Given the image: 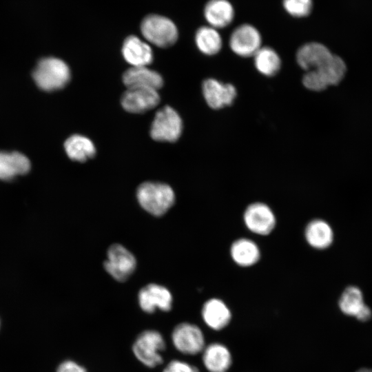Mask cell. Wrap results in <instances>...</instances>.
<instances>
[{
    "mask_svg": "<svg viewBox=\"0 0 372 372\" xmlns=\"http://www.w3.org/2000/svg\"><path fill=\"white\" fill-rule=\"evenodd\" d=\"M282 2L286 12L296 18L309 16L313 9V0H282Z\"/></svg>",
    "mask_w": 372,
    "mask_h": 372,
    "instance_id": "26",
    "label": "cell"
},
{
    "mask_svg": "<svg viewBox=\"0 0 372 372\" xmlns=\"http://www.w3.org/2000/svg\"><path fill=\"white\" fill-rule=\"evenodd\" d=\"M141 31L149 42L160 48L169 47L178 39L175 24L161 15L150 14L145 17L141 24Z\"/></svg>",
    "mask_w": 372,
    "mask_h": 372,
    "instance_id": "4",
    "label": "cell"
},
{
    "mask_svg": "<svg viewBox=\"0 0 372 372\" xmlns=\"http://www.w3.org/2000/svg\"><path fill=\"white\" fill-rule=\"evenodd\" d=\"M333 53L324 44L309 42L302 45L296 52V61L306 72L316 70L328 61Z\"/></svg>",
    "mask_w": 372,
    "mask_h": 372,
    "instance_id": "13",
    "label": "cell"
},
{
    "mask_svg": "<svg viewBox=\"0 0 372 372\" xmlns=\"http://www.w3.org/2000/svg\"><path fill=\"white\" fill-rule=\"evenodd\" d=\"M230 251L234 261L242 267L254 265L258 261L260 256L257 245L247 238H240L234 241Z\"/></svg>",
    "mask_w": 372,
    "mask_h": 372,
    "instance_id": "22",
    "label": "cell"
},
{
    "mask_svg": "<svg viewBox=\"0 0 372 372\" xmlns=\"http://www.w3.org/2000/svg\"><path fill=\"white\" fill-rule=\"evenodd\" d=\"M229 45L231 51L239 56H253L262 47V37L253 25L240 24L231 32Z\"/></svg>",
    "mask_w": 372,
    "mask_h": 372,
    "instance_id": "7",
    "label": "cell"
},
{
    "mask_svg": "<svg viewBox=\"0 0 372 372\" xmlns=\"http://www.w3.org/2000/svg\"><path fill=\"white\" fill-rule=\"evenodd\" d=\"M122 79L127 88L146 87L158 90L163 85L161 75L147 66H132L123 73Z\"/></svg>",
    "mask_w": 372,
    "mask_h": 372,
    "instance_id": "14",
    "label": "cell"
},
{
    "mask_svg": "<svg viewBox=\"0 0 372 372\" xmlns=\"http://www.w3.org/2000/svg\"><path fill=\"white\" fill-rule=\"evenodd\" d=\"M172 341L177 351L185 355H196L205 347V336L196 324L182 322L177 324L172 332Z\"/></svg>",
    "mask_w": 372,
    "mask_h": 372,
    "instance_id": "6",
    "label": "cell"
},
{
    "mask_svg": "<svg viewBox=\"0 0 372 372\" xmlns=\"http://www.w3.org/2000/svg\"><path fill=\"white\" fill-rule=\"evenodd\" d=\"M357 372H372V369L369 368H362L359 369Z\"/></svg>",
    "mask_w": 372,
    "mask_h": 372,
    "instance_id": "29",
    "label": "cell"
},
{
    "mask_svg": "<svg viewBox=\"0 0 372 372\" xmlns=\"http://www.w3.org/2000/svg\"><path fill=\"white\" fill-rule=\"evenodd\" d=\"M202 90L206 103L214 110L231 105L237 96L236 89L232 84L211 78L203 81Z\"/></svg>",
    "mask_w": 372,
    "mask_h": 372,
    "instance_id": "11",
    "label": "cell"
},
{
    "mask_svg": "<svg viewBox=\"0 0 372 372\" xmlns=\"http://www.w3.org/2000/svg\"><path fill=\"white\" fill-rule=\"evenodd\" d=\"M253 57L255 68L262 75L272 76L280 70L281 59L271 47L262 46Z\"/></svg>",
    "mask_w": 372,
    "mask_h": 372,
    "instance_id": "24",
    "label": "cell"
},
{
    "mask_svg": "<svg viewBox=\"0 0 372 372\" xmlns=\"http://www.w3.org/2000/svg\"><path fill=\"white\" fill-rule=\"evenodd\" d=\"M31 167L28 157L18 152H0V180H10L27 174Z\"/></svg>",
    "mask_w": 372,
    "mask_h": 372,
    "instance_id": "17",
    "label": "cell"
},
{
    "mask_svg": "<svg viewBox=\"0 0 372 372\" xmlns=\"http://www.w3.org/2000/svg\"><path fill=\"white\" fill-rule=\"evenodd\" d=\"M138 303L141 309L148 313L157 309L169 311L172 307V296L165 287L156 284H149L138 293Z\"/></svg>",
    "mask_w": 372,
    "mask_h": 372,
    "instance_id": "12",
    "label": "cell"
},
{
    "mask_svg": "<svg viewBox=\"0 0 372 372\" xmlns=\"http://www.w3.org/2000/svg\"><path fill=\"white\" fill-rule=\"evenodd\" d=\"M304 235L308 243L318 249H324L329 247L333 238L331 226L320 219L309 222L305 228Z\"/></svg>",
    "mask_w": 372,
    "mask_h": 372,
    "instance_id": "20",
    "label": "cell"
},
{
    "mask_svg": "<svg viewBox=\"0 0 372 372\" xmlns=\"http://www.w3.org/2000/svg\"><path fill=\"white\" fill-rule=\"evenodd\" d=\"M195 43L198 49L208 56L218 53L223 47V39L218 29L209 25L197 30Z\"/></svg>",
    "mask_w": 372,
    "mask_h": 372,
    "instance_id": "23",
    "label": "cell"
},
{
    "mask_svg": "<svg viewBox=\"0 0 372 372\" xmlns=\"http://www.w3.org/2000/svg\"><path fill=\"white\" fill-rule=\"evenodd\" d=\"M56 372H87L86 369L72 360H65L58 367Z\"/></svg>",
    "mask_w": 372,
    "mask_h": 372,
    "instance_id": "28",
    "label": "cell"
},
{
    "mask_svg": "<svg viewBox=\"0 0 372 372\" xmlns=\"http://www.w3.org/2000/svg\"><path fill=\"white\" fill-rule=\"evenodd\" d=\"M183 122L178 112L169 106L159 110L152 123L151 137L157 141L175 142L181 135Z\"/></svg>",
    "mask_w": 372,
    "mask_h": 372,
    "instance_id": "5",
    "label": "cell"
},
{
    "mask_svg": "<svg viewBox=\"0 0 372 372\" xmlns=\"http://www.w3.org/2000/svg\"><path fill=\"white\" fill-rule=\"evenodd\" d=\"M244 222L252 232L259 235H267L276 225L275 216L269 206L262 203H254L245 209Z\"/></svg>",
    "mask_w": 372,
    "mask_h": 372,
    "instance_id": "10",
    "label": "cell"
},
{
    "mask_svg": "<svg viewBox=\"0 0 372 372\" xmlns=\"http://www.w3.org/2000/svg\"><path fill=\"white\" fill-rule=\"evenodd\" d=\"M64 148L70 159L79 162L86 161L96 154L95 146L92 141L79 134L70 136L65 141Z\"/></svg>",
    "mask_w": 372,
    "mask_h": 372,
    "instance_id": "21",
    "label": "cell"
},
{
    "mask_svg": "<svg viewBox=\"0 0 372 372\" xmlns=\"http://www.w3.org/2000/svg\"><path fill=\"white\" fill-rule=\"evenodd\" d=\"M166 343L162 334L156 330L142 331L136 338L132 351L136 359L145 366L154 368L163 362L161 353Z\"/></svg>",
    "mask_w": 372,
    "mask_h": 372,
    "instance_id": "3",
    "label": "cell"
},
{
    "mask_svg": "<svg viewBox=\"0 0 372 372\" xmlns=\"http://www.w3.org/2000/svg\"><path fill=\"white\" fill-rule=\"evenodd\" d=\"M204 17L209 25L218 30L232 23L235 10L229 0H209L205 6Z\"/></svg>",
    "mask_w": 372,
    "mask_h": 372,
    "instance_id": "15",
    "label": "cell"
},
{
    "mask_svg": "<svg viewBox=\"0 0 372 372\" xmlns=\"http://www.w3.org/2000/svg\"><path fill=\"white\" fill-rule=\"evenodd\" d=\"M136 196L141 206L155 216L166 213L175 200L172 187L158 182L148 181L141 184L137 189Z\"/></svg>",
    "mask_w": 372,
    "mask_h": 372,
    "instance_id": "2",
    "label": "cell"
},
{
    "mask_svg": "<svg viewBox=\"0 0 372 372\" xmlns=\"http://www.w3.org/2000/svg\"><path fill=\"white\" fill-rule=\"evenodd\" d=\"M136 265L134 256L123 246L114 244L108 249L104 268L115 280H126L134 272Z\"/></svg>",
    "mask_w": 372,
    "mask_h": 372,
    "instance_id": "8",
    "label": "cell"
},
{
    "mask_svg": "<svg viewBox=\"0 0 372 372\" xmlns=\"http://www.w3.org/2000/svg\"><path fill=\"white\" fill-rule=\"evenodd\" d=\"M160 102L157 90L146 87H129L123 94L121 105L130 113L140 114L155 107Z\"/></svg>",
    "mask_w": 372,
    "mask_h": 372,
    "instance_id": "9",
    "label": "cell"
},
{
    "mask_svg": "<svg viewBox=\"0 0 372 372\" xmlns=\"http://www.w3.org/2000/svg\"><path fill=\"white\" fill-rule=\"evenodd\" d=\"M338 305L344 314L357 318L366 304L364 302L361 290L357 287L350 286L342 293Z\"/></svg>",
    "mask_w": 372,
    "mask_h": 372,
    "instance_id": "25",
    "label": "cell"
},
{
    "mask_svg": "<svg viewBox=\"0 0 372 372\" xmlns=\"http://www.w3.org/2000/svg\"><path fill=\"white\" fill-rule=\"evenodd\" d=\"M70 70L62 60L48 57L39 61L32 76L37 85L42 90L52 92L65 87L70 80Z\"/></svg>",
    "mask_w": 372,
    "mask_h": 372,
    "instance_id": "1",
    "label": "cell"
},
{
    "mask_svg": "<svg viewBox=\"0 0 372 372\" xmlns=\"http://www.w3.org/2000/svg\"><path fill=\"white\" fill-rule=\"evenodd\" d=\"M202 318L211 329L219 331L226 327L231 319V313L227 304L221 300H208L202 309Z\"/></svg>",
    "mask_w": 372,
    "mask_h": 372,
    "instance_id": "19",
    "label": "cell"
},
{
    "mask_svg": "<svg viewBox=\"0 0 372 372\" xmlns=\"http://www.w3.org/2000/svg\"><path fill=\"white\" fill-rule=\"evenodd\" d=\"M163 372H199L198 369L186 362L178 360L170 361Z\"/></svg>",
    "mask_w": 372,
    "mask_h": 372,
    "instance_id": "27",
    "label": "cell"
},
{
    "mask_svg": "<svg viewBox=\"0 0 372 372\" xmlns=\"http://www.w3.org/2000/svg\"><path fill=\"white\" fill-rule=\"evenodd\" d=\"M122 54L132 66H147L153 61L150 46L138 37L131 35L125 39L122 46Z\"/></svg>",
    "mask_w": 372,
    "mask_h": 372,
    "instance_id": "16",
    "label": "cell"
},
{
    "mask_svg": "<svg viewBox=\"0 0 372 372\" xmlns=\"http://www.w3.org/2000/svg\"><path fill=\"white\" fill-rule=\"evenodd\" d=\"M202 359L209 372H227L232 363L229 350L225 345L218 342L205 346Z\"/></svg>",
    "mask_w": 372,
    "mask_h": 372,
    "instance_id": "18",
    "label": "cell"
}]
</instances>
